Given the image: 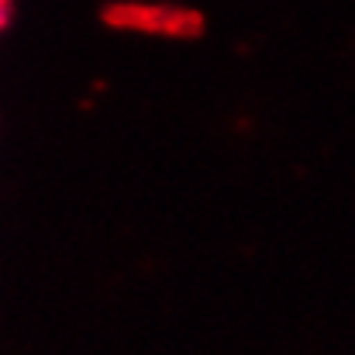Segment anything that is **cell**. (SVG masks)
<instances>
[{"label": "cell", "mask_w": 355, "mask_h": 355, "mask_svg": "<svg viewBox=\"0 0 355 355\" xmlns=\"http://www.w3.org/2000/svg\"><path fill=\"white\" fill-rule=\"evenodd\" d=\"M3 21H7V0H0V28H3Z\"/></svg>", "instance_id": "obj_1"}]
</instances>
